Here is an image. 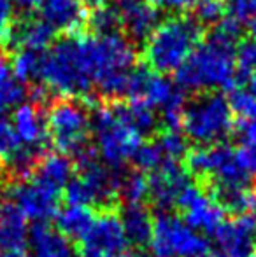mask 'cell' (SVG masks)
<instances>
[{
    "label": "cell",
    "instance_id": "obj_1",
    "mask_svg": "<svg viewBox=\"0 0 256 257\" xmlns=\"http://www.w3.org/2000/svg\"><path fill=\"white\" fill-rule=\"evenodd\" d=\"M240 21L228 16L216 25L214 32L198 42L186 63L176 72V84L185 91L233 89L237 79L235 48Z\"/></svg>",
    "mask_w": 256,
    "mask_h": 257
},
{
    "label": "cell",
    "instance_id": "obj_2",
    "mask_svg": "<svg viewBox=\"0 0 256 257\" xmlns=\"http://www.w3.org/2000/svg\"><path fill=\"white\" fill-rule=\"evenodd\" d=\"M86 56L93 88L107 98L127 96L130 74L135 68V49L121 32L86 35Z\"/></svg>",
    "mask_w": 256,
    "mask_h": 257
},
{
    "label": "cell",
    "instance_id": "obj_3",
    "mask_svg": "<svg viewBox=\"0 0 256 257\" xmlns=\"http://www.w3.org/2000/svg\"><path fill=\"white\" fill-rule=\"evenodd\" d=\"M37 79L46 91L58 96H86L93 79L86 56L84 37H65L41 54Z\"/></svg>",
    "mask_w": 256,
    "mask_h": 257
},
{
    "label": "cell",
    "instance_id": "obj_4",
    "mask_svg": "<svg viewBox=\"0 0 256 257\" xmlns=\"http://www.w3.org/2000/svg\"><path fill=\"white\" fill-rule=\"evenodd\" d=\"M200 42V27L195 20L183 16L160 21L146 39L144 60L156 74L178 72Z\"/></svg>",
    "mask_w": 256,
    "mask_h": 257
},
{
    "label": "cell",
    "instance_id": "obj_5",
    "mask_svg": "<svg viewBox=\"0 0 256 257\" xmlns=\"http://www.w3.org/2000/svg\"><path fill=\"white\" fill-rule=\"evenodd\" d=\"M92 132L97 154L113 172L130 161L142 146V135L128 121L123 105L97 107L92 115Z\"/></svg>",
    "mask_w": 256,
    "mask_h": 257
},
{
    "label": "cell",
    "instance_id": "obj_6",
    "mask_svg": "<svg viewBox=\"0 0 256 257\" xmlns=\"http://www.w3.org/2000/svg\"><path fill=\"white\" fill-rule=\"evenodd\" d=\"M186 172L214 191L251 187V175L240 166L237 151L226 144L202 146L186 154Z\"/></svg>",
    "mask_w": 256,
    "mask_h": 257
},
{
    "label": "cell",
    "instance_id": "obj_7",
    "mask_svg": "<svg viewBox=\"0 0 256 257\" xmlns=\"http://www.w3.org/2000/svg\"><path fill=\"white\" fill-rule=\"evenodd\" d=\"M77 168L79 175L63 189L67 205L92 208V205H109L118 196L121 179L100 163L95 151L84 149L77 154Z\"/></svg>",
    "mask_w": 256,
    "mask_h": 257
},
{
    "label": "cell",
    "instance_id": "obj_8",
    "mask_svg": "<svg viewBox=\"0 0 256 257\" xmlns=\"http://www.w3.org/2000/svg\"><path fill=\"white\" fill-rule=\"evenodd\" d=\"M233 128L228 100L219 93H207L185 107L183 128L188 139L202 146H214Z\"/></svg>",
    "mask_w": 256,
    "mask_h": 257
},
{
    "label": "cell",
    "instance_id": "obj_9",
    "mask_svg": "<svg viewBox=\"0 0 256 257\" xmlns=\"http://www.w3.org/2000/svg\"><path fill=\"white\" fill-rule=\"evenodd\" d=\"M149 247L154 257H200L209 252L207 240L170 212L154 215Z\"/></svg>",
    "mask_w": 256,
    "mask_h": 257
},
{
    "label": "cell",
    "instance_id": "obj_10",
    "mask_svg": "<svg viewBox=\"0 0 256 257\" xmlns=\"http://www.w3.org/2000/svg\"><path fill=\"white\" fill-rule=\"evenodd\" d=\"M46 126L48 137L60 154L77 156L86 149L92 133V117L81 103L62 100L49 108Z\"/></svg>",
    "mask_w": 256,
    "mask_h": 257
},
{
    "label": "cell",
    "instance_id": "obj_11",
    "mask_svg": "<svg viewBox=\"0 0 256 257\" xmlns=\"http://www.w3.org/2000/svg\"><path fill=\"white\" fill-rule=\"evenodd\" d=\"M127 96L130 100H140L154 110L160 108L161 112L185 110L186 107L185 91L147 67H135L132 70Z\"/></svg>",
    "mask_w": 256,
    "mask_h": 257
},
{
    "label": "cell",
    "instance_id": "obj_12",
    "mask_svg": "<svg viewBox=\"0 0 256 257\" xmlns=\"http://www.w3.org/2000/svg\"><path fill=\"white\" fill-rule=\"evenodd\" d=\"M176 206L181 212V219L193 231L214 234L225 222V210L221 208L200 186L186 184L176 198Z\"/></svg>",
    "mask_w": 256,
    "mask_h": 257
},
{
    "label": "cell",
    "instance_id": "obj_13",
    "mask_svg": "<svg viewBox=\"0 0 256 257\" xmlns=\"http://www.w3.org/2000/svg\"><path fill=\"white\" fill-rule=\"evenodd\" d=\"M13 203L18 206L25 219L37 222H46L58 213V198L60 191L49 184L39 180L37 177L18 182L11 187Z\"/></svg>",
    "mask_w": 256,
    "mask_h": 257
},
{
    "label": "cell",
    "instance_id": "obj_14",
    "mask_svg": "<svg viewBox=\"0 0 256 257\" xmlns=\"http://www.w3.org/2000/svg\"><path fill=\"white\" fill-rule=\"evenodd\" d=\"M81 254L121 257L127 252L128 241L120 217L114 212H104L102 215L95 217V222L88 234L81 240Z\"/></svg>",
    "mask_w": 256,
    "mask_h": 257
},
{
    "label": "cell",
    "instance_id": "obj_15",
    "mask_svg": "<svg viewBox=\"0 0 256 257\" xmlns=\"http://www.w3.org/2000/svg\"><path fill=\"white\" fill-rule=\"evenodd\" d=\"M212 236L221 250L219 254L225 257H249L256 248V213L225 220Z\"/></svg>",
    "mask_w": 256,
    "mask_h": 257
},
{
    "label": "cell",
    "instance_id": "obj_16",
    "mask_svg": "<svg viewBox=\"0 0 256 257\" xmlns=\"http://www.w3.org/2000/svg\"><path fill=\"white\" fill-rule=\"evenodd\" d=\"M11 124L25 149L41 153L48 140V126L41 108L32 103H20L11 115Z\"/></svg>",
    "mask_w": 256,
    "mask_h": 257
},
{
    "label": "cell",
    "instance_id": "obj_17",
    "mask_svg": "<svg viewBox=\"0 0 256 257\" xmlns=\"http://www.w3.org/2000/svg\"><path fill=\"white\" fill-rule=\"evenodd\" d=\"M188 184L186 170H183L176 161H167L160 170L149 173L147 179V198L161 208H168L176 203V198Z\"/></svg>",
    "mask_w": 256,
    "mask_h": 257
},
{
    "label": "cell",
    "instance_id": "obj_18",
    "mask_svg": "<svg viewBox=\"0 0 256 257\" xmlns=\"http://www.w3.org/2000/svg\"><path fill=\"white\" fill-rule=\"evenodd\" d=\"M42 21L55 32L75 34L88 21L86 6L81 0H42Z\"/></svg>",
    "mask_w": 256,
    "mask_h": 257
},
{
    "label": "cell",
    "instance_id": "obj_19",
    "mask_svg": "<svg viewBox=\"0 0 256 257\" xmlns=\"http://www.w3.org/2000/svg\"><path fill=\"white\" fill-rule=\"evenodd\" d=\"M28 240L32 247L30 257H75L70 240L46 222L34 224Z\"/></svg>",
    "mask_w": 256,
    "mask_h": 257
},
{
    "label": "cell",
    "instance_id": "obj_20",
    "mask_svg": "<svg viewBox=\"0 0 256 257\" xmlns=\"http://www.w3.org/2000/svg\"><path fill=\"white\" fill-rule=\"evenodd\" d=\"M121 25L128 34V39L133 41H144L154 32L160 25V11L151 7L144 0H137L135 4L120 11Z\"/></svg>",
    "mask_w": 256,
    "mask_h": 257
},
{
    "label": "cell",
    "instance_id": "obj_21",
    "mask_svg": "<svg viewBox=\"0 0 256 257\" xmlns=\"http://www.w3.org/2000/svg\"><path fill=\"white\" fill-rule=\"evenodd\" d=\"M55 30L44 23L42 20H25L21 25L13 27V32L9 35V41L13 46H16L18 51L44 53L53 44Z\"/></svg>",
    "mask_w": 256,
    "mask_h": 257
},
{
    "label": "cell",
    "instance_id": "obj_22",
    "mask_svg": "<svg viewBox=\"0 0 256 257\" xmlns=\"http://www.w3.org/2000/svg\"><path fill=\"white\" fill-rule=\"evenodd\" d=\"M27 219L13 201L0 203V250L23 248L27 243Z\"/></svg>",
    "mask_w": 256,
    "mask_h": 257
},
{
    "label": "cell",
    "instance_id": "obj_23",
    "mask_svg": "<svg viewBox=\"0 0 256 257\" xmlns=\"http://www.w3.org/2000/svg\"><path fill=\"white\" fill-rule=\"evenodd\" d=\"M95 222L93 210L88 206L67 205L56 213L58 231L68 240H82Z\"/></svg>",
    "mask_w": 256,
    "mask_h": 257
},
{
    "label": "cell",
    "instance_id": "obj_24",
    "mask_svg": "<svg viewBox=\"0 0 256 257\" xmlns=\"http://www.w3.org/2000/svg\"><path fill=\"white\" fill-rule=\"evenodd\" d=\"M120 220L128 245L132 243L135 247L149 245L151 231H153V219H151V215L142 205L125 206Z\"/></svg>",
    "mask_w": 256,
    "mask_h": 257
},
{
    "label": "cell",
    "instance_id": "obj_25",
    "mask_svg": "<svg viewBox=\"0 0 256 257\" xmlns=\"http://www.w3.org/2000/svg\"><path fill=\"white\" fill-rule=\"evenodd\" d=\"M72 173H74V163L68 159V156L60 153L42 158L35 168V177L39 180L49 184L58 191L65 189V186L70 182Z\"/></svg>",
    "mask_w": 256,
    "mask_h": 257
},
{
    "label": "cell",
    "instance_id": "obj_26",
    "mask_svg": "<svg viewBox=\"0 0 256 257\" xmlns=\"http://www.w3.org/2000/svg\"><path fill=\"white\" fill-rule=\"evenodd\" d=\"M25 98L23 84L14 79L11 63L6 56L0 54V117H4L7 110L16 108Z\"/></svg>",
    "mask_w": 256,
    "mask_h": 257
},
{
    "label": "cell",
    "instance_id": "obj_27",
    "mask_svg": "<svg viewBox=\"0 0 256 257\" xmlns=\"http://www.w3.org/2000/svg\"><path fill=\"white\" fill-rule=\"evenodd\" d=\"M125 114H127L128 121L133 124V128L140 133V135H147L153 133L158 126V115L156 110L151 108L140 100H130L128 105H123Z\"/></svg>",
    "mask_w": 256,
    "mask_h": 257
},
{
    "label": "cell",
    "instance_id": "obj_28",
    "mask_svg": "<svg viewBox=\"0 0 256 257\" xmlns=\"http://www.w3.org/2000/svg\"><path fill=\"white\" fill-rule=\"evenodd\" d=\"M41 54L34 51H18L14 54V60L11 63L13 75L20 84H27L32 79H37L39 75V65H41Z\"/></svg>",
    "mask_w": 256,
    "mask_h": 257
},
{
    "label": "cell",
    "instance_id": "obj_29",
    "mask_svg": "<svg viewBox=\"0 0 256 257\" xmlns=\"http://www.w3.org/2000/svg\"><path fill=\"white\" fill-rule=\"evenodd\" d=\"M118 194L123 198L127 206L142 205V201L149 194L147 179L144 177V173L133 172L125 177L123 180H120V191H118Z\"/></svg>",
    "mask_w": 256,
    "mask_h": 257
},
{
    "label": "cell",
    "instance_id": "obj_30",
    "mask_svg": "<svg viewBox=\"0 0 256 257\" xmlns=\"http://www.w3.org/2000/svg\"><path fill=\"white\" fill-rule=\"evenodd\" d=\"M132 161L135 163L140 172L153 173V172H156V170H160L168 159L163 156V153L160 151L156 142H142V146L133 154Z\"/></svg>",
    "mask_w": 256,
    "mask_h": 257
},
{
    "label": "cell",
    "instance_id": "obj_31",
    "mask_svg": "<svg viewBox=\"0 0 256 257\" xmlns=\"http://www.w3.org/2000/svg\"><path fill=\"white\" fill-rule=\"evenodd\" d=\"M228 105L232 114L239 117V122H256V98L249 91L233 88Z\"/></svg>",
    "mask_w": 256,
    "mask_h": 257
},
{
    "label": "cell",
    "instance_id": "obj_32",
    "mask_svg": "<svg viewBox=\"0 0 256 257\" xmlns=\"http://www.w3.org/2000/svg\"><path fill=\"white\" fill-rule=\"evenodd\" d=\"M90 27L93 28L97 35L102 34H113V32H120L121 27V16L120 11L116 7H97L92 13V16L88 18Z\"/></svg>",
    "mask_w": 256,
    "mask_h": 257
},
{
    "label": "cell",
    "instance_id": "obj_33",
    "mask_svg": "<svg viewBox=\"0 0 256 257\" xmlns=\"http://www.w3.org/2000/svg\"><path fill=\"white\" fill-rule=\"evenodd\" d=\"M23 149L25 147L18 140L11 121L6 117H0V161L13 165V161Z\"/></svg>",
    "mask_w": 256,
    "mask_h": 257
},
{
    "label": "cell",
    "instance_id": "obj_34",
    "mask_svg": "<svg viewBox=\"0 0 256 257\" xmlns=\"http://www.w3.org/2000/svg\"><path fill=\"white\" fill-rule=\"evenodd\" d=\"M156 144L168 161L178 163L179 159L188 154V144L179 132H163Z\"/></svg>",
    "mask_w": 256,
    "mask_h": 257
},
{
    "label": "cell",
    "instance_id": "obj_35",
    "mask_svg": "<svg viewBox=\"0 0 256 257\" xmlns=\"http://www.w3.org/2000/svg\"><path fill=\"white\" fill-rule=\"evenodd\" d=\"M235 67L237 75H253L256 72V41L246 39L235 48Z\"/></svg>",
    "mask_w": 256,
    "mask_h": 257
},
{
    "label": "cell",
    "instance_id": "obj_36",
    "mask_svg": "<svg viewBox=\"0 0 256 257\" xmlns=\"http://www.w3.org/2000/svg\"><path fill=\"white\" fill-rule=\"evenodd\" d=\"M190 4L195 9L197 23L216 25L223 20L225 6L221 0H190Z\"/></svg>",
    "mask_w": 256,
    "mask_h": 257
},
{
    "label": "cell",
    "instance_id": "obj_37",
    "mask_svg": "<svg viewBox=\"0 0 256 257\" xmlns=\"http://www.w3.org/2000/svg\"><path fill=\"white\" fill-rule=\"evenodd\" d=\"M230 11V16L237 21H253L256 20V0H225Z\"/></svg>",
    "mask_w": 256,
    "mask_h": 257
},
{
    "label": "cell",
    "instance_id": "obj_38",
    "mask_svg": "<svg viewBox=\"0 0 256 257\" xmlns=\"http://www.w3.org/2000/svg\"><path fill=\"white\" fill-rule=\"evenodd\" d=\"M14 21V2L13 0H0V46L9 41Z\"/></svg>",
    "mask_w": 256,
    "mask_h": 257
},
{
    "label": "cell",
    "instance_id": "obj_39",
    "mask_svg": "<svg viewBox=\"0 0 256 257\" xmlns=\"http://www.w3.org/2000/svg\"><path fill=\"white\" fill-rule=\"evenodd\" d=\"M239 163L251 177L256 175V146L254 147H240L237 149Z\"/></svg>",
    "mask_w": 256,
    "mask_h": 257
},
{
    "label": "cell",
    "instance_id": "obj_40",
    "mask_svg": "<svg viewBox=\"0 0 256 257\" xmlns=\"http://www.w3.org/2000/svg\"><path fill=\"white\" fill-rule=\"evenodd\" d=\"M156 11H179L188 6V0H144Z\"/></svg>",
    "mask_w": 256,
    "mask_h": 257
},
{
    "label": "cell",
    "instance_id": "obj_41",
    "mask_svg": "<svg viewBox=\"0 0 256 257\" xmlns=\"http://www.w3.org/2000/svg\"><path fill=\"white\" fill-rule=\"evenodd\" d=\"M13 2H14V7L20 9L21 13L32 14V13H35V11L41 9L42 0H13Z\"/></svg>",
    "mask_w": 256,
    "mask_h": 257
},
{
    "label": "cell",
    "instance_id": "obj_42",
    "mask_svg": "<svg viewBox=\"0 0 256 257\" xmlns=\"http://www.w3.org/2000/svg\"><path fill=\"white\" fill-rule=\"evenodd\" d=\"M0 257H30L25 248H9V250H0Z\"/></svg>",
    "mask_w": 256,
    "mask_h": 257
},
{
    "label": "cell",
    "instance_id": "obj_43",
    "mask_svg": "<svg viewBox=\"0 0 256 257\" xmlns=\"http://www.w3.org/2000/svg\"><path fill=\"white\" fill-rule=\"evenodd\" d=\"M135 2H137V0H114V4H116V9L118 11L125 9V7L132 6V4H135Z\"/></svg>",
    "mask_w": 256,
    "mask_h": 257
},
{
    "label": "cell",
    "instance_id": "obj_44",
    "mask_svg": "<svg viewBox=\"0 0 256 257\" xmlns=\"http://www.w3.org/2000/svg\"><path fill=\"white\" fill-rule=\"evenodd\" d=\"M84 6H92V7H102V6H106V0H81Z\"/></svg>",
    "mask_w": 256,
    "mask_h": 257
},
{
    "label": "cell",
    "instance_id": "obj_45",
    "mask_svg": "<svg viewBox=\"0 0 256 257\" xmlns=\"http://www.w3.org/2000/svg\"><path fill=\"white\" fill-rule=\"evenodd\" d=\"M247 91H249L251 95H253L254 98H256V72L249 77V89H247Z\"/></svg>",
    "mask_w": 256,
    "mask_h": 257
},
{
    "label": "cell",
    "instance_id": "obj_46",
    "mask_svg": "<svg viewBox=\"0 0 256 257\" xmlns=\"http://www.w3.org/2000/svg\"><path fill=\"white\" fill-rule=\"evenodd\" d=\"M200 257H225L223 254H219V252H207V254L200 255Z\"/></svg>",
    "mask_w": 256,
    "mask_h": 257
},
{
    "label": "cell",
    "instance_id": "obj_47",
    "mask_svg": "<svg viewBox=\"0 0 256 257\" xmlns=\"http://www.w3.org/2000/svg\"><path fill=\"white\" fill-rule=\"evenodd\" d=\"M81 257H109V255H100V254H81Z\"/></svg>",
    "mask_w": 256,
    "mask_h": 257
},
{
    "label": "cell",
    "instance_id": "obj_48",
    "mask_svg": "<svg viewBox=\"0 0 256 257\" xmlns=\"http://www.w3.org/2000/svg\"><path fill=\"white\" fill-rule=\"evenodd\" d=\"M251 30H253V35H254V41H256V20L253 21V25H251Z\"/></svg>",
    "mask_w": 256,
    "mask_h": 257
},
{
    "label": "cell",
    "instance_id": "obj_49",
    "mask_svg": "<svg viewBox=\"0 0 256 257\" xmlns=\"http://www.w3.org/2000/svg\"><path fill=\"white\" fill-rule=\"evenodd\" d=\"M249 257H256V248H254L253 252H251V255H249Z\"/></svg>",
    "mask_w": 256,
    "mask_h": 257
},
{
    "label": "cell",
    "instance_id": "obj_50",
    "mask_svg": "<svg viewBox=\"0 0 256 257\" xmlns=\"http://www.w3.org/2000/svg\"><path fill=\"white\" fill-rule=\"evenodd\" d=\"M133 257H146V255H133Z\"/></svg>",
    "mask_w": 256,
    "mask_h": 257
},
{
    "label": "cell",
    "instance_id": "obj_51",
    "mask_svg": "<svg viewBox=\"0 0 256 257\" xmlns=\"http://www.w3.org/2000/svg\"><path fill=\"white\" fill-rule=\"evenodd\" d=\"M188 4H190V0H188Z\"/></svg>",
    "mask_w": 256,
    "mask_h": 257
}]
</instances>
